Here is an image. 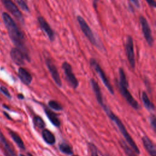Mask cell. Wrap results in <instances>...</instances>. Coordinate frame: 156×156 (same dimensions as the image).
Listing matches in <instances>:
<instances>
[{"label":"cell","mask_w":156,"mask_h":156,"mask_svg":"<svg viewBox=\"0 0 156 156\" xmlns=\"http://www.w3.org/2000/svg\"><path fill=\"white\" fill-rule=\"evenodd\" d=\"M2 18L12 41L16 48L24 54L26 60L30 62V59L27 49L24 43V37L23 32L18 27L15 21L7 13L3 12Z\"/></svg>","instance_id":"1"},{"label":"cell","mask_w":156,"mask_h":156,"mask_svg":"<svg viewBox=\"0 0 156 156\" xmlns=\"http://www.w3.org/2000/svg\"><path fill=\"white\" fill-rule=\"evenodd\" d=\"M101 107L102 108L104 111L105 112L107 115L108 116V118L112 121H113L115 122V124L116 125L119 130L120 131V132L121 133V134L125 138L126 142L127 143V144L129 145V146L133 149V151L136 154H140V149H139L138 146L136 145L135 142L132 139V136L130 135V134L127 132L126 127L124 126V125L122 123V122L121 121V120L119 118V117L117 116L116 115H115V114L111 110V109L106 104H104Z\"/></svg>","instance_id":"2"},{"label":"cell","mask_w":156,"mask_h":156,"mask_svg":"<svg viewBox=\"0 0 156 156\" xmlns=\"http://www.w3.org/2000/svg\"><path fill=\"white\" fill-rule=\"evenodd\" d=\"M119 89L121 95L132 108L135 110L140 108V104L133 97L128 89L126 76L122 68H119Z\"/></svg>","instance_id":"3"},{"label":"cell","mask_w":156,"mask_h":156,"mask_svg":"<svg viewBox=\"0 0 156 156\" xmlns=\"http://www.w3.org/2000/svg\"><path fill=\"white\" fill-rule=\"evenodd\" d=\"M77 20L78 23L79 24V26L81 29V30L82 31L85 36L87 37V38L88 40V41L96 48H98L101 49L104 48L103 46H102L101 44H99V43L97 41L93 31L91 30V29L87 24L86 21L84 20V18L80 15H77Z\"/></svg>","instance_id":"4"},{"label":"cell","mask_w":156,"mask_h":156,"mask_svg":"<svg viewBox=\"0 0 156 156\" xmlns=\"http://www.w3.org/2000/svg\"><path fill=\"white\" fill-rule=\"evenodd\" d=\"M90 65L91 67L94 70V71L99 75L100 79H101L102 82H103L105 87L107 88L108 91L112 94H114V90L113 87L111 85L110 82H109L108 78L107 77L104 71H103V69L97 62V60L94 58H91L90 59Z\"/></svg>","instance_id":"5"},{"label":"cell","mask_w":156,"mask_h":156,"mask_svg":"<svg viewBox=\"0 0 156 156\" xmlns=\"http://www.w3.org/2000/svg\"><path fill=\"white\" fill-rule=\"evenodd\" d=\"M62 68L68 85L73 89H76L79 86V81L73 72L71 65L68 62H64L62 63Z\"/></svg>","instance_id":"6"},{"label":"cell","mask_w":156,"mask_h":156,"mask_svg":"<svg viewBox=\"0 0 156 156\" xmlns=\"http://www.w3.org/2000/svg\"><path fill=\"white\" fill-rule=\"evenodd\" d=\"M125 49H126L127 58L130 64V66L132 68L134 69L135 67V52H134V48H133V40L131 35H128L126 37Z\"/></svg>","instance_id":"7"},{"label":"cell","mask_w":156,"mask_h":156,"mask_svg":"<svg viewBox=\"0 0 156 156\" xmlns=\"http://www.w3.org/2000/svg\"><path fill=\"white\" fill-rule=\"evenodd\" d=\"M139 21L141 24V30H142L144 37L145 38V40L148 44V45L152 47L154 44V39H153L152 31H151L150 26L149 24V23L147 22L146 18L142 15H140L139 16Z\"/></svg>","instance_id":"8"},{"label":"cell","mask_w":156,"mask_h":156,"mask_svg":"<svg viewBox=\"0 0 156 156\" xmlns=\"http://www.w3.org/2000/svg\"><path fill=\"white\" fill-rule=\"evenodd\" d=\"M4 6L17 19L20 23H24V20L22 13L19 10L17 5L12 1V0H1Z\"/></svg>","instance_id":"9"},{"label":"cell","mask_w":156,"mask_h":156,"mask_svg":"<svg viewBox=\"0 0 156 156\" xmlns=\"http://www.w3.org/2000/svg\"><path fill=\"white\" fill-rule=\"evenodd\" d=\"M45 63L51 75L52 79L54 80V81L55 82V83L57 84V86H58L59 87H61L62 85V82L61 78L60 77L59 73L58 71V69L55 65L54 64L53 61L49 57L45 59Z\"/></svg>","instance_id":"10"},{"label":"cell","mask_w":156,"mask_h":156,"mask_svg":"<svg viewBox=\"0 0 156 156\" xmlns=\"http://www.w3.org/2000/svg\"><path fill=\"white\" fill-rule=\"evenodd\" d=\"M37 20L41 29L46 34L49 40L51 41H53L55 39V33L49 23L43 16H38Z\"/></svg>","instance_id":"11"},{"label":"cell","mask_w":156,"mask_h":156,"mask_svg":"<svg viewBox=\"0 0 156 156\" xmlns=\"http://www.w3.org/2000/svg\"><path fill=\"white\" fill-rule=\"evenodd\" d=\"M0 144L1 145L4 152L7 156H17L13 146L7 140L1 130H0Z\"/></svg>","instance_id":"12"},{"label":"cell","mask_w":156,"mask_h":156,"mask_svg":"<svg viewBox=\"0 0 156 156\" xmlns=\"http://www.w3.org/2000/svg\"><path fill=\"white\" fill-rule=\"evenodd\" d=\"M10 57L13 62L18 65H23L26 58L24 54L17 48H12L10 51Z\"/></svg>","instance_id":"13"},{"label":"cell","mask_w":156,"mask_h":156,"mask_svg":"<svg viewBox=\"0 0 156 156\" xmlns=\"http://www.w3.org/2000/svg\"><path fill=\"white\" fill-rule=\"evenodd\" d=\"M90 84H91L92 90L94 93L97 102L101 105V107H102L104 104V102L103 100L102 94L98 83L94 79H91Z\"/></svg>","instance_id":"14"},{"label":"cell","mask_w":156,"mask_h":156,"mask_svg":"<svg viewBox=\"0 0 156 156\" xmlns=\"http://www.w3.org/2000/svg\"><path fill=\"white\" fill-rule=\"evenodd\" d=\"M143 145L151 156H156V147L153 141L147 136L144 135L141 138Z\"/></svg>","instance_id":"15"},{"label":"cell","mask_w":156,"mask_h":156,"mask_svg":"<svg viewBox=\"0 0 156 156\" xmlns=\"http://www.w3.org/2000/svg\"><path fill=\"white\" fill-rule=\"evenodd\" d=\"M18 74L19 78L23 83L26 85L30 84L32 80V76L26 69L23 67H20L18 70Z\"/></svg>","instance_id":"16"},{"label":"cell","mask_w":156,"mask_h":156,"mask_svg":"<svg viewBox=\"0 0 156 156\" xmlns=\"http://www.w3.org/2000/svg\"><path fill=\"white\" fill-rule=\"evenodd\" d=\"M44 113L49 119V120L51 121V122L55 127H59L60 126L61 122L58 117V115L57 113L50 110L49 108L44 107Z\"/></svg>","instance_id":"17"},{"label":"cell","mask_w":156,"mask_h":156,"mask_svg":"<svg viewBox=\"0 0 156 156\" xmlns=\"http://www.w3.org/2000/svg\"><path fill=\"white\" fill-rule=\"evenodd\" d=\"M41 135L43 140L49 145L54 144L55 143V135L49 130L43 129L41 132Z\"/></svg>","instance_id":"18"},{"label":"cell","mask_w":156,"mask_h":156,"mask_svg":"<svg viewBox=\"0 0 156 156\" xmlns=\"http://www.w3.org/2000/svg\"><path fill=\"white\" fill-rule=\"evenodd\" d=\"M8 131L9 132L10 135L11 136L13 140V141H15V143L16 144V145L22 150H24L26 149L24 143L23 141V140L21 139V136L15 132L10 130V129H8Z\"/></svg>","instance_id":"19"},{"label":"cell","mask_w":156,"mask_h":156,"mask_svg":"<svg viewBox=\"0 0 156 156\" xmlns=\"http://www.w3.org/2000/svg\"><path fill=\"white\" fill-rule=\"evenodd\" d=\"M141 99L143 102V104L146 108L149 111H154L155 110V105L152 101H151L149 98L146 92L145 91H143L141 93Z\"/></svg>","instance_id":"20"},{"label":"cell","mask_w":156,"mask_h":156,"mask_svg":"<svg viewBox=\"0 0 156 156\" xmlns=\"http://www.w3.org/2000/svg\"><path fill=\"white\" fill-rule=\"evenodd\" d=\"M119 145L122 148V149L124 150V151L125 152L127 156H136V153L133 151V149L128 144H127V143L125 141L121 139L119 141Z\"/></svg>","instance_id":"21"},{"label":"cell","mask_w":156,"mask_h":156,"mask_svg":"<svg viewBox=\"0 0 156 156\" xmlns=\"http://www.w3.org/2000/svg\"><path fill=\"white\" fill-rule=\"evenodd\" d=\"M59 150L63 154L66 155H73V150L72 147L68 143H62L58 145Z\"/></svg>","instance_id":"22"},{"label":"cell","mask_w":156,"mask_h":156,"mask_svg":"<svg viewBox=\"0 0 156 156\" xmlns=\"http://www.w3.org/2000/svg\"><path fill=\"white\" fill-rule=\"evenodd\" d=\"M33 123L35 127L40 129H43L45 126V122L43 121V118L38 115H35L33 118Z\"/></svg>","instance_id":"23"},{"label":"cell","mask_w":156,"mask_h":156,"mask_svg":"<svg viewBox=\"0 0 156 156\" xmlns=\"http://www.w3.org/2000/svg\"><path fill=\"white\" fill-rule=\"evenodd\" d=\"M48 106L52 110H57V111H62L63 110V108L62 106V105L58 102L57 101H55V100H50L48 103Z\"/></svg>","instance_id":"24"},{"label":"cell","mask_w":156,"mask_h":156,"mask_svg":"<svg viewBox=\"0 0 156 156\" xmlns=\"http://www.w3.org/2000/svg\"><path fill=\"white\" fill-rule=\"evenodd\" d=\"M88 147L90 151V155L91 156H99L98 153V149L96 146L92 143H88Z\"/></svg>","instance_id":"25"},{"label":"cell","mask_w":156,"mask_h":156,"mask_svg":"<svg viewBox=\"0 0 156 156\" xmlns=\"http://www.w3.org/2000/svg\"><path fill=\"white\" fill-rule=\"evenodd\" d=\"M16 2L23 10L27 12H29V8L24 0H16Z\"/></svg>","instance_id":"26"},{"label":"cell","mask_w":156,"mask_h":156,"mask_svg":"<svg viewBox=\"0 0 156 156\" xmlns=\"http://www.w3.org/2000/svg\"><path fill=\"white\" fill-rule=\"evenodd\" d=\"M149 122L151 124V126L154 130V132H155L156 130V118L155 115L152 114L149 116Z\"/></svg>","instance_id":"27"},{"label":"cell","mask_w":156,"mask_h":156,"mask_svg":"<svg viewBox=\"0 0 156 156\" xmlns=\"http://www.w3.org/2000/svg\"><path fill=\"white\" fill-rule=\"evenodd\" d=\"M0 91H1V93H2L6 97L9 98H11V95L10 93L9 92V91L8 90V89L4 87V86H1L0 87Z\"/></svg>","instance_id":"28"},{"label":"cell","mask_w":156,"mask_h":156,"mask_svg":"<svg viewBox=\"0 0 156 156\" xmlns=\"http://www.w3.org/2000/svg\"><path fill=\"white\" fill-rule=\"evenodd\" d=\"M147 3L149 4V6H151L152 8H155L156 7V2L155 0H145Z\"/></svg>","instance_id":"29"},{"label":"cell","mask_w":156,"mask_h":156,"mask_svg":"<svg viewBox=\"0 0 156 156\" xmlns=\"http://www.w3.org/2000/svg\"><path fill=\"white\" fill-rule=\"evenodd\" d=\"M129 1H130L137 8L140 7V2L138 0H129Z\"/></svg>","instance_id":"30"},{"label":"cell","mask_w":156,"mask_h":156,"mask_svg":"<svg viewBox=\"0 0 156 156\" xmlns=\"http://www.w3.org/2000/svg\"><path fill=\"white\" fill-rule=\"evenodd\" d=\"M98 2V0H93V7H94L95 10L97 9Z\"/></svg>","instance_id":"31"},{"label":"cell","mask_w":156,"mask_h":156,"mask_svg":"<svg viewBox=\"0 0 156 156\" xmlns=\"http://www.w3.org/2000/svg\"><path fill=\"white\" fill-rule=\"evenodd\" d=\"M17 96H18V98L20 99H23L24 98V95L23 94H18V95H17Z\"/></svg>","instance_id":"32"},{"label":"cell","mask_w":156,"mask_h":156,"mask_svg":"<svg viewBox=\"0 0 156 156\" xmlns=\"http://www.w3.org/2000/svg\"><path fill=\"white\" fill-rule=\"evenodd\" d=\"M3 113L4 114V115L8 118V119H10V120H12V118H11V117L9 116V115L7 113H6L5 112H3Z\"/></svg>","instance_id":"33"},{"label":"cell","mask_w":156,"mask_h":156,"mask_svg":"<svg viewBox=\"0 0 156 156\" xmlns=\"http://www.w3.org/2000/svg\"><path fill=\"white\" fill-rule=\"evenodd\" d=\"M20 156H33L30 153H27L26 155H24V154H20Z\"/></svg>","instance_id":"34"},{"label":"cell","mask_w":156,"mask_h":156,"mask_svg":"<svg viewBox=\"0 0 156 156\" xmlns=\"http://www.w3.org/2000/svg\"><path fill=\"white\" fill-rule=\"evenodd\" d=\"M4 107H5V108H8V109H9V107L8 106H6V105H4Z\"/></svg>","instance_id":"35"},{"label":"cell","mask_w":156,"mask_h":156,"mask_svg":"<svg viewBox=\"0 0 156 156\" xmlns=\"http://www.w3.org/2000/svg\"><path fill=\"white\" fill-rule=\"evenodd\" d=\"M72 156H79V155H73Z\"/></svg>","instance_id":"36"}]
</instances>
